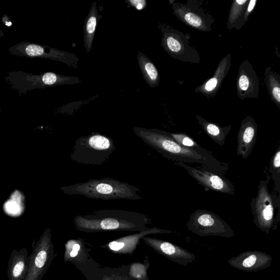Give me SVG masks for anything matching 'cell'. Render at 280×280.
Segmentation results:
<instances>
[{
    "mask_svg": "<svg viewBox=\"0 0 280 280\" xmlns=\"http://www.w3.org/2000/svg\"><path fill=\"white\" fill-rule=\"evenodd\" d=\"M134 131L145 143L168 159L184 163L201 164L222 175L228 170L227 164L217 159L208 158L197 151L182 146L168 136L166 131L158 129L135 127Z\"/></svg>",
    "mask_w": 280,
    "mask_h": 280,
    "instance_id": "6da1fadb",
    "label": "cell"
},
{
    "mask_svg": "<svg viewBox=\"0 0 280 280\" xmlns=\"http://www.w3.org/2000/svg\"><path fill=\"white\" fill-rule=\"evenodd\" d=\"M74 222L77 230L86 233L113 230L141 232L149 229L150 220L139 212L104 209L76 216Z\"/></svg>",
    "mask_w": 280,
    "mask_h": 280,
    "instance_id": "7a4b0ae2",
    "label": "cell"
},
{
    "mask_svg": "<svg viewBox=\"0 0 280 280\" xmlns=\"http://www.w3.org/2000/svg\"><path fill=\"white\" fill-rule=\"evenodd\" d=\"M61 189L66 194L79 195L104 201L115 199L137 201L143 198L139 194L141 191L138 188L111 177L92 179L82 183L64 186Z\"/></svg>",
    "mask_w": 280,
    "mask_h": 280,
    "instance_id": "3957f363",
    "label": "cell"
},
{
    "mask_svg": "<svg viewBox=\"0 0 280 280\" xmlns=\"http://www.w3.org/2000/svg\"><path fill=\"white\" fill-rule=\"evenodd\" d=\"M116 149L113 139L99 132L82 136L70 154L73 161L88 166H103Z\"/></svg>",
    "mask_w": 280,
    "mask_h": 280,
    "instance_id": "277c9868",
    "label": "cell"
},
{
    "mask_svg": "<svg viewBox=\"0 0 280 280\" xmlns=\"http://www.w3.org/2000/svg\"><path fill=\"white\" fill-rule=\"evenodd\" d=\"M157 27L162 33V46L172 58L185 63H200L201 59L198 52L190 45L189 34L165 23H159Z\"/></svg>",
    "mask_w": 280,
    "mask_h": 280,
    "instance_id": "5b68a950",
    "label": "cell"
},
{
    "mask_svg": "<svg viewBox=\"0 0 280 280\" xmlns=\"http://www.w3.org/2000/svg\"><path fill=\"white\" fill-rule=\"evenodd\" d=\"M270 176L265 180H261L258 188L256 198H252L250 204L253 217V223L258 228L269 234L275 224V211L277 207V199L269 191Z\"/></svg>",
    "mask_w": 280,
    "mask_h": 280,
    "instance_id": "8992f818",
    "label": "cell"
},
{
    "mask_svg": "<svg viewBox=\"0 0 280 280\" xmlns=\"http://www.w3.org/2000/svg\"><path fill=\"white\" fill-rule=\"evenodd\" d=\"M190 232L200 237H235L233 230L214 212L199 209L194 211L186 224Z\"/></svg>",
    "mask_w": 280,
    "mask_h": 280,
    "instance_id": "52a82bcc",
    "label": "cell"
},
{
    "mask_svg": "<svg viewBox=\"0 0 280 280\" xmlns=\"http://www.w3.org/2000/svg\"><path fill=\"white\" fill-rule=\"evenodd\" d=\"M173 14L186 25L203 32H210L215 19L199 0L172 3Z\"/></svg>",
    "mask_w": 280,
    "mask_h": 280,
    "instance_id": "ba28073f",
    "label": "cell"
},
{
    "mask_svg": "<svg viewBox=\"0 0 280 280\" xmlns=\"http://www.w3.org/2000/svg\"><path fill=\"white\" fill-rule=\"evenodd\" d=\"M33 247L25 280H42L54 259V245L50 229L45 231Z\"/></svg>",
    "mask_w": 280,
    "mask_h": 280,
    "instance_id": "9c48e42d",
    "label": "cell"
},
{
    "mask_svg": "<svg viewBox=\"0 0 280 280\" xmlns=\"http://www.w3.org/2000/svg\"><path fill=\"white\" fill-rule=\"evenodd\" d=\"M176 165L184 168L200 185L207 189L234 195V187L224 175L207 168H195L184 163L175 162Z\"/></svg>",
    "mask_w": 280,
    "mask_h": 280,
    "instance_id": "30bf717a",
    "label": "cell"
},
{
    "mask_svg": "<svg viewBox=\"0 0 280 280\" xmlns=\"http://www.w3.org/2000/svg\"><path fill=\"white\" fill-rule=\"evenodd\" d=\"M237 91L241 100L259 98V78L248 60H244L239 66L237 78Z\"/></svg>",
    "mask_w": 280,
    "mask_h": 280,
    "instance_id": "8fae6325",
    "label": "cell"
},
{
    "mask_svg": "<svg viewBox=\"0 0 280 280\" xmlns=\"http://www.w3.org/2000/svg\"><path fill=\"white\" fill-rule=\"evenodd\" d=\"M273 259L268 253L259 251L244 252L231 258L228 263L232 267L245 272H257L270 267Z\"/></svg>",
    "mask_w": 280,
    "mask_h": 280,
    "instance_id": "7c38bea8",
    "label": "cell"
},
{
    "mask_svg": "<svg viewBox=\"0 0 280 280\" xmlns=\"http://www.w3.org/2000/svg\"><path fill=\"white\" fill-rule=\"evenodd\" d=\"M142 239L153 250L174 263L187 266L195 260L194 253L174 243L152 238L144 237Z\"/></svg>",
    "mask_w": 280,
    "mask_h": 280,
    "instance_id": "4fadbf2b",
    "label": "cell"
},
{
    "mask_svg": "<svg viewBox=\"0 0 280 280\" xmlns=\"http://www.w3.org/2000/svg\"><path fill=\"white\" fill-rule=\"evenodd\" d=\"M258 125L251 116L244 118L240 127L237 137V154L243 159L250 156L256 144Z\"/></svg>",
    "mask_w": 280,
    "mask_h": 280,
    "instance_id": "5bb4252c",
    "label": "cell"
},
{
    "mask_svg": "<svg viewBox=\"0 0 280 280\" xmlns=\"http://www.w3.org/2000/svg\"><path fill=\"white\" fill-rule=\"evenodd\" d=\"M232 66V56L230 53L223 57L218 65L213 76L200 85L194 91L201 93L208 99L214 98Z\"/></svg>",
    "mask_w": 280,
    "mask_h": 280,
    "instance_id": "9a60e30c",
    "label": "cell"
},
{
    "mask_svg": "<svg viewBox=\"0 0 280 280\" xmlns=\"http://www.w3.org/2000/svg\"><path fill=\"white\" fill-rule=\"evenodd\" d=\"M30 257L27 249L13 250L8 263V280H25L28 272Z\"/></svg>",
    "mask_w": 280,
    "mask_h": 280,
    "instance_id": "2e32d148",
    "label": "cell"
},
{
    "mask_svg": "<svg viewBox=\"0 0 280 280\" xmlns=\"http://www.w3.org/2000/svg\"><path fill=\"white\" fill-rule=\"evenodd\" d=\"M25 52L28 56L34 57L45 56L48 58L59 61L75 69L78 68V57L73 53L61 51L51 48L46 53L45 48L36 44H29L25 48Z\"/></svg>",
    "mask_w": 280,
    "mask_h": 280,
    "instance_id": "e0dca14e",
    "label": "cell"
},
{
    "mask_svg": "<svg viewBox=\"0 0 280 280\" xmlns=\"http://www.w3.org/2000/svg\"><path fill=\"white\" fill-rule=\"evenodd\" d=\"M172 233V231L170 230L158 228H150L138 234L130 235V236L124 237L117 240V241L112 242L109 244V247L110 250L115 252L129 253L131 251L134 250L139 240L147 235L158 233L170 234Z\"/></svg>",
    "mask_w": 280,
    "mask_h": 280,
    "instance_id": "ac0fdd59",
    "label": "cell"
},
{
    "mask_svg": "<svg viewBox=\"0 0 280 280\" xmlns=\"http://www.w3.org/2000/svg\"><path fill=\"white\" fill-rule=\"evenodd\" d=\"M100 17L96 3L94 2L92 3L90 11L84 20L83 26L84 46L87 53H90L92 50Z\"/></svg>",
    "mask_w": 280,
    "mask_h": 280,
    "instance_id": "d6986e66",
    "label": "cell"
},
{
    "mask_svg": "<svg viewBox=\"0 0 280 280\" xmlns=\"http://www.w3.org/2000/svg\"><path fill=\"white\" fill-rule=\"evenodd\" d=\"M195 117L204 131L215 143L221 146L225 145L226 137L232 130V126L222 127L219 124L207 121L201 115H196Z\"/></svg>",
    "mask_w": 280,
    "mask_h": 280,
    "instance_id": "ffe728a7",
    "label": "cell"
},
{
    "mask_svg": "<svg viewBox=\"0 0 280 280\" xmlns=\"http://www.w3.org/2000/svg\"><path fill=\"white\" fill-rule=\"evenodd\" d=\"M249 0H234L230 8L228 17L227 28L229 30L233 29L241 30L245 25L246 8Z\"/></svg>",
    "mask_w": 280,
    "mask_h": 280,
    "instance_id": "44dd1931",
    "label": "cell"
},
{
    "mask_svg": "<svg viewBox=\"0 0 280 280\" xmlns=\"http://www.w3.org/2000/svg\"><path fill=\"white\" fill-rule=\"evenodd\" d=\"M137 59L142 76L150 88L157 87L161 81V77L153 61L141 52H138Z\"/></svg>",
    "mask_w": 280,
    "mask_h": 280,
    "instance_id": "7402d4cb",
    "label": "cell"
},
{
    "mask_svg": "<svg viewBox=\"0 0 280 280\" xmlns=\"http://www.w3.org/2000/svg\"><path fill=\"white\" fill-rule=\"evenodd\" d=\"M264 75L270 99L280 109V75L270 66L266 68Z\"/></svg>",
    "mask_w": 280,
    "mask_h": 280,
    "instance_id": "603a6c76",
    "label": "cell"
},
{
    "mask_svg": "<svg viewBox=\"0 0 280 280\" xmlns=\"http://www.w3.org/2000/svg\"><path fill=\"white\" fill-rule=\"evenodd\" d=\"M166 134L182 146L192 149L208 158L216 159L211 152L203 149L192 137L184 133H172L166 131Z\"/></svg>",
    "mask_w": 280,
    "mask_h": 280,
    "instance_id": "cb8c5ba5",
    "label": "cell"
},
{
    "mask_svg": "<svg viewBox=\"0 0 280 280\" xmlns=\"http://www.w3.org/2000/svg\"><path fill=\"white\" fill-rule=\"evenodd\" d=\"M270 177L275 182V188L280 193V146L274 153L270 162Z\"/></svg>",
    "mask_w": 280,
    "mask_h": 280,
    "instance_id": "d4e9b609",
    "label": "cell"
},
{
    "mask_svg": "<svg viewBox=\"0 0 280 280\" xmlns=\"http://www.w3.org/2000/svg\"><path fill=\"white\" fill-rule=\"evenodd\" d=\"M126 2L130 4V6L134 7L137 10H144L147 6V2L145 0H140V1H126Z\"/></svg>",
    "mask_w": 280,
    "mask_h": 280,
    "instance_id": "484cf974",
    "label": "cell"
},
{
    "mask_svg": "<svg viewBox=\"0 0 280 280\" xmlns=\"http://www.w3.org/2000/svg\"><path fill=\"white\" fill-rule=\"evenodd\" d=\"M257 3V0H250V1L249 0L245 14V19L247 21L248 20L249 17H250L251 13L254 10Z\"/></svg>",
    "mask_w": 280,
    "mask_h": 280,
    "instance_id": "4316f807",
    "label": "cell"
},
{
    "mask_svg": "<svg viewBox=\"0 0 280 280\" xmlns=\"http://www.w3.org/2000/svg\"><path fill=\"white\" fill-rule=\"evenodd\" d=\"M80 249H81V246H80L79 244L78 243L74 244L73 247V250L78 252L79 251H80Z\"/></svg>",
    "mask_w": 280,
    "mask_h": 280,
    "instance_id": "83f0119b",
    "label": "cell"
},
{
    "mask_svg": "<svg viewBox=\"0 0 280 280\" xmlns=\"http://www.w3.org/2000/svg\"><path fill=\"white\" fill-rule=\"evenodd\" d=\"M78 252L73 250L70 252V255L71 257L75 258V257H77V256L78 254Z\"/></svg>",
    "mask_w": 280,
    "mask_h": 280,
    "instance_id": "f1b7e54d",
    "label": "cell"
},
{
    "mask_svg": "<svg viewBox=\"0 0 280 280\" xmlns=\"http://www.w3.org/2000/svg\"><path fill=\"white\" fill-rule=\"evenodd\" d=\"M123 280L121 279H119V278H116V279H114V278H113V279H112V280L111 279V280Z\"/></svg>",
    "mask_w": 280,
    "mask_h": 280,
    "instance_id": "f546056e",
    "label": "cell"
}]
</instances>
